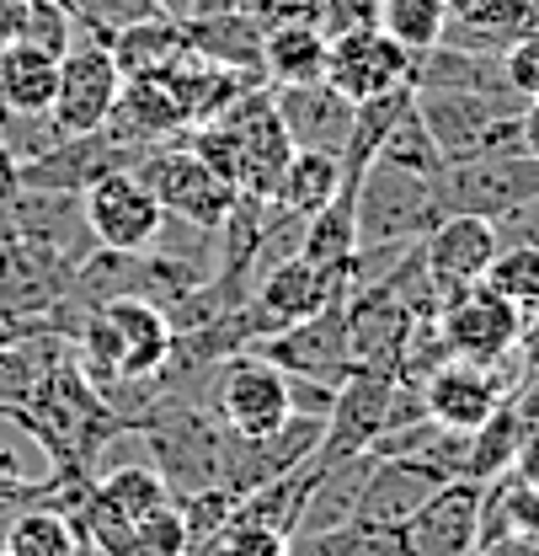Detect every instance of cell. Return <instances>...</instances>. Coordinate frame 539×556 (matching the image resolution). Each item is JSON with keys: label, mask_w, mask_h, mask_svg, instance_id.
<instances>
[{"label": "cell", "mask_w": 539, "mask_h": 556, "mask_svg": "<svg viewBox=\"0 0 539 556\" xmlns=\"http://www.w3.org/2000/svg\"><path fill=\"white\" fill-rule=\"evenodd\" d=\"M524 433H529V422L524 413L513 407V402H502L497 413L486 417L480 428H471V450H465V482H497V477H508L513 471V460H518V450H524Z\"/></svg>", "instance_id": "26"}, {"label": "cell", "mask_w": 539, "mask_h": 556, "mask_svg": "<svg viewBox=\"0 0 539 556\" xmlns=\"http://www.w3.org/2000/svg\"><path fill=\"white\" fill-rule=\"evenodd\" d=\"M471 556H539L524 535H491V541H475Z\"/></svg>", "instance_id": "39"}, {"label": "cell", "mask_w": 539, "mask_h": 556, "mask_svg": "<svg viewBox=\"0 0 539 556\" xmlns=\"http://www.w3.org/2000/svg\"><path fill=\"white\" fill-rule=\"evenodd\" d=\"M235 5H241V11H252V5H262V0H235Z\"/></svg>", "instance_id": "41"}, {"label": "cell", "mask_w": 539, "mask_h": 556, "mask_svg": "<svg viewBox=\"0 0 539 556\" xmlns=\"http://www.w3.org/2000/svg\"><path fill=\"white\" fill-rule=\"evenodd\" d=\"M449 482L444 471H433V466H422V460H401V455H374V471L363 477V492H358V508H352V519H363V525H380V530H401L406 519L438 492V486Z\"/></svg>", "instance_id": "17"}, {"label": "cell", "mask_w": 539, "mask_h": 556, "mask_svg": "<svg viewBox=\"0 0 539 556\" xmlns=\"http://www.w3.org/2000/svg\"><path fill=\"white\" fill-rule=\"evenodd\" d=\"M203 407L219 417L230 433L262 439L272 428H283V417H288V375L278 364H268L262 353L241 348V353H230V358H219L208 369Z\"/></svg>", "instance_id": "4"}, {"label": "cell", "mask_w": 539, "mask_h": 556, "mask_svg": "<svg viewBox=\"0 0 539 556\" xmlns=\"http://www.w3.org/2000/svg\"><path fill=\"white\" fill-rule=\"evenodd\" d=\"M524 311L508 305L497 289L486 283H471L460 294H449L438 305V332L454 358H471V364H502L508 353H518L524 343Z\"/></svg>", "instance_id": "8"}, {"label": "cell", "mask_w": 539, "mask_h": 556, "mask_svg": "<svg viewBox=\"0 0 539 556\" xmlns=\"http://www.w3.org/2000/svg\"><path fill=\"white\" fill-rule=\"evenodd\" d=\"M150 450V466L166 477L171 497H188L203 486H219V455H224V422L203 402H161L134 428Z\"/></svg>", "instance_id": "2"}, {"label": "cell", "mask_w": 539, "mask_h": 556, "mask_svg": "<svg viewBox=\"0 0 539 556\" xmlns=\"http://www.w3.org/2000/svg\"><path fill=\"white\" fill-rule=\"evenodd\" d=\"M107 54L124 80H155L188 54L182 43V22L177 16H150V22H129L107 38Z\"/></svg>", "instance_id": "22"}, {"label": "cell", "mask_w": 539, "mask_h": 556, "mask_svg": "<svg viewBox=\"0 0 539 556\" xmlns=\"http://www.w3.org/2000/svg\"><path fill=\"white\" fill-rule=\"evenodd\" d=\"M539 199V161L524 150H502V155H475L454 161L444 172V204L449 214H480V219H502L518 204Z\"/></svg>", "instance_id": "10"}, {"label": "cell", "mask_w": 539, "mask_h": 556, "mask_svg": "<svg viewBox=\"0 0 539 556\" xmlns=\"http://www.w3.org/2000/svg\"><path fill=\"white\" fill-rule=\"evenodd\" d=\"M150 16H166L161 0H86V11H80V22L107 33V38L118 27H129V22H150Z\"/></svg>", "instance_id": "34"}, {"label": "cell", "mask_w": 539, "mask_h": 556, "mask_svg": "<svg viewBox=\"0 0 539 556\" xmlns=\"http://www.w3.org/2000/svg\"><path fill=\"white\" fill-rule=\"evenodd\" d=\"M69 353V338L60 332H22V338H0V407H16L27 402V391L54 369L65 364Z\"/></svg>", "instance_id": "24"}, {"label": "cell", "mask_w": 539, "mask_h": 556, "mask_svg": "<svg viewBox=\"0 0 539 556\" xmlns=\"http://www.w3.org/2000/svg\"><path fill=\"white\" fill-rule=\"evenodd\" d=\"M449 22H454L449 0H380L374 5V27L390 43H401L411 60L427 54V49H438L444 33H449Z\"/></svg>", "instance_id": "27"}, {"label": "cell", "mask_w": 539, "mask_h": 556, "mask_svg": "<svg viewBox=\"0 0 539 556\" xmlns=\"http://www.w3.org/2000/svg\"><path fill=\"white\" fill-rule=\"evenodd\" d=\"M97 311L107 316L113 338L124 348V380H150V375L171 358V338H177V332H171V321H166L161 305L124 294V300H102Z\"/></svg>", "instance_id": "19"}, {"label": "cell", "mask_w": 539, "mask_h": 556, "mask_svg": "<svg viewBox=\"0 0 539 556\" xmlns=\"http://www.w3.org/2000/svg\"><path fill=\"white\" fill-rule=\"evenodd\" d=\"M497 225L491 219H480V214H444L427 236H422V268L433 278V289H438V300H449V294H460V289H471L486 278L491 268V257H497Z\"/></svg>", "instance_id": "14"}, {"label": "cell", "mask_w": 539, "mask_h": 556, "mask_svg": "<svg viewBox=\"0 0 539 556\" xmlns=\"http://www.w3.org/2000/svg\"><path fill=\"white\" fill-rule=\"evenodd\" d=\"M118 91H124V75H118L113 54H107V38L80 27L75 43L65 49V60H60V91H54V108H49L54 135L60 139L97 135L107 124Z\"/></svg>", "instance_id": "7"}, {"label": "cell", "mask_w": 539, "mask_h": 556, "mask_svg": "<svg viewBox=\"0 0 539 556\" xmlns=\"http://www.w3.org/2000/svg\"><path fill=\"white\" fill-rule=\"evenodd\" d=\"M347 294H352V263L347 268H316V263H305L294 252V257L272 263L268 274L252 283V294L241 300V327H246V338L257 348L262 338H278L283 327L316 316L321 305L347 300Z\"/></svg>", "instance_id": "3"}, {"label": "cell", "mask_w": 539, "mask_h": 556, "mask_svg": "<svg viewBox=\"0 0 539 556\" xmlns=\"http://www.w3.org/2000/svg\"><path fill=\"white\" fill-rule=\"evenodd\" d=\"M332 402H337V386H321V380H299V375H288V413L294 417H321V422H326Z\"/></svg>", "instance_id": "36"}, {"label": "cell", "mask_w": 539, "mask_h": 556, "mask_svg": "<svg viewBox=\"0 0 539 556\" xmlns=\"http://www.w3.org/2000/svg\"><path fill=\"white\" fill-rule=\"evenodd\" d=\"M0 556H11V552H5V546H0Z\"/></svg>", "instance_id": "43"}, {"label": "cell", "mask_w": 539, "mask_h": 556, "mask_svg": "<svg viewBox=\"0 0 539 556\" xmlns=\"http://www.w3.org/2000/svg\"><path fill=\"white\" fill-rule=\"evenodd\" d=\"M272 108L283 135L294 139V150H326L342 155L347 129H352V102L326 80H305V86H272Z\"/></svg>", "instance_id": "16"}, {"label": "cell", "mask_w": 539, "mask_h": 556, "mask_svg": "<svg viewBox=\"0 0 539 556\" xmlns=\"http://www.w3.org/2000/svg\"><path fill=\"white\" fill-rule=\"evenodd\" d=\"M80 219L91 230L97 247L107 252H150L166 214L150 199V188L139 182L134 172H107L80 193Z\"/></svg>", "instance_id": "12"}, {"label": "cell", "mask_w": 539, "mask_h": 556, "mask_svg": "<svg viewBox=\"0 0 539 556\" xmlns=\"http://www.w3.org/2000/svg\"><path fill=\"white\" fill-rule=\"evenodd\" d=\"M518 150L539 161V102H524V108H518Z\"/></svg>", "instance_id": "40"}, {"label": "cell", "mask_w": 539, "mask_h": 556, "mask_svg": "<svg viewBox=\"0 0 539 556\" xmlns=\"http://www.w3.org/2000/svg\"><path fill=\"white\" fill-rule=\"evenodd\" d=\"M214 129L224 135L230 155H235V188L246 199H272L288 155H294V139L283 135L278 124V108H272V86H252L246 97H235Z\"/></svg>", "instance_id": "6"}, {"label": "cell", "mask_w": 539, "mask_h": 556, "mask_svg": "<svg viewBox=\"0 0 539 556\" xmlns=\"http://www.w3.org/2000/svg\"><path fill=\"white\" fill-rule=\"evenodd\" d=\"M480 482H444L401 530V556H471L475 552V530H480Z\"/></svg>", "instance_id": "15"}, {"label": "cell", "mask_w": 539, "mask_h": 556, "mask_svg": "<svg viewBox=\"0 0 539 556\" xmlns=\"http://www.w3.org/2000/svg\"><path fill=\"white\" fill-rule=\"evenodd\" d=\"M262 38L268 33L257 27L252 11H219V16H188L182 22V43L198 60L235 70V75H257V80H268L262 75Z\"/></svg>", "instance_id": "20"}, {"label": "cell", "mask_w": 539, "mask_h": 556, "mask_svg": "<svg viewBox=\"0 0 539 556\" xmlns=\"http://www.w3.org/2000/svg\"><path fill=\"white\" fill-rule=\"evenodd\" d=\"M91 492L113 508V514H124L129 525L144 519L150 508H161V503H171V486L166 477L150 466V460H134V466H113V471H91Z\"/></svg>", "instance_id": "28"}, {"label": "cell", "mask_w": 539, "mask_h": 556, "mask_svg": "<svg viewBox=\"0 0 539 556\" xmlns=\"http://www.w3.org/2000/svg\"><path fill=\"white\" fill-rule=\"evenodd\" d=\"M374 161H385V166H396V172H411V177H444L449 172V161H444V150L433 144V135L422 129V118H416V108H406V118L385 135L380 144V155Z\"/></svg>", "instance_id": "30"}, {"label": "cell", "mask_w": 539, "mask_h": 556, "mask_svg": "<svg viewBox=\"0 0 539 556\" xmlns=\"http://www.w3.org/2000/svg\"><path fill=\"white\" fill-rule=\"evenodd\" d=\"M491 225H497V241H502V247H539V199L518 204L513 214H502V219H491Z\"/></svg>", "instance_id": "37"}, {"label": "cell", "mask_w": 539, "mask_h": 556, "mask_svg": "<svg viewBox=\"0 0 539 556\" xmlns=\"http://www.w3.org/2000/svg\"><path fill=\"white\" fill-rule=\"evenodd\" d=\"M60 60L54 49L43 43H5L0 49V108L5 113H27V118H49L54 108V91H60Z\"/></svg>", "instance_id": "21"}, {"label": "cell", "mask_w": 539, "mask_h": 556, "mask_svg": "<svg viewBox=\"0 0 539 556\" xmlns=\"http://www.w3.org/2000/svg\"><path fill=\"white\" fill-rule=\"evenodd\" d=\"M390 391H396L390 375H380V369H352V375L337 386V402H332V413H326V422H321V444H316V455H310L305 466L321 477V471L337 466V460L369 455L374 439L385 433Z\"/></svg>", "instance_id": "9"}, {"label": "cell", "mask_w": 539, "mask_h": 556, "mask_svg": "<svg viewBox=\"0 0 539 556\" xmlns=\"http://www.w3.org/2000/svg\"><path fill=\"white\" fill-rule=\"evenodd\" d=\"M326 86H337L347 102L385 97L396 86H411V54L390 43L380 27H352L342 38H326Z\"/></svg>", "instance_id": "13"}, {"label": "cell", "mask_w": 539, "mask_h": 556, "mask_svg": "<svg viewBox=\"0 0 539 556\" xmlns=\"http://www.w3.org/2000/svg\"><path fill=\"white\" fill-rule=\"evenodd\" d=\"M444 204V177H411L385 161H369V172L352 188V230L358 247H416L438 219Z\"/></svg>", "instance_id": "1"}, {"label": "cell", "mask_w": 539, "mask_h": 556, "mask_svg": "<svg viewBox=\"0 0 539 556\" xmlns=\"http://www.w3.org/2000/svg\"><path fill=\"white\" fill-rule=\"evenodd\" d=\"M134 177L150 188V199L161 204L166 219H182V225H198V230H219L230 219L235 199H241L224 177H214L198 155L188 150V139H171V144L144 150Z\"/></svg>", "instance_id": "5"}, {"label": "cell", "mask_w": 539, "mask_h": 556, "mask_svg": "<svg viewBox=\"0 0 539 556\" xmlns=\"http://www.w3.org/2000/svg\"><path fill=\"white\" fill-rule=\"evenodd\" d=\"M480 283L497 289L524 316H535L539 311V247H497V257H491V268H486Z\"/></svg>", "instance_id": "31"}, {"label": "cell", "mask_w": 539, "mask_h": 556, "mask_svg": "<svg viewBox=\"0 0 539 556\" xmlns=\"http://www.w3.org/2000/svg\"><path fill=\"white\" fill-rule=\"evenodd\" d=\"M134 556H188V525L177 503H161L144 519H134Z\"/></svg>", "instance_id": "33"}, {"label": "cell", "mask_w": 539, "mask_h": 556, "mask_svg": "<svg viewBox=\"0 0 539 556\" xmlns=\"http://www.w3.org/2000/svg\"><path fill=\"white\" fill-rule=\"evenodd\" d=\"M69 5H75V11H86V0H69Z\"/></svg>", "instance_id": "42"}, {"label": "cell", "mask_w": 539, "mask_h": 556, "mask_svg": "<svg viewBox=\"0 0 539 556\" xmlns=\"http://www.w3.org/2000/svg\"><path fill=\"white\" fill-rule=\"evenodd\" d=\"M193 556H288V535L252 519H224V530Z\"/></svg>", "instance_id": "32"}, {"label": "cell", "mask_w": 539, "mask_h": 556, "mask_svg": "<svg viewBox=\"0 0 539 556\" xmlns=\"http://www.w3.org/2000/svg\"><path fill=\"white\" fill-rule=\"evenodd\" d=\"M337 188H342L337 155H326V150H294L288 166H283V177H278V188H272V204L299 214V219H310V214H321V208L337 199Z\"/></svg>", "instance_id": "25"}, {"label": "cell", "mask_w": 539, "mask_h": 556, "mask_svg": "<svg viewBox=\"0 0 539 556\" xmlns=\"http://www.w3.org/2000/svg\"><path fill=\"white\" fill-rule=\"evenodd\" d=\"M16 199H22V161H16V150L0 139V219L11 214Z\"/></svg>", "instance_id": "38"}, {"label": "cell", "mask_w": 539, "mask_h": 556, "mask_svg": "<svg viewBox=\"0 0 539 556\" xmlns=\"http://www.w3.org/2000/svg\"><path fill=\"white\" fill-rule=\"evenodd\" d=\"M502 75L524 102H539V33L513 43V49H502Z\"/></svg>", "instance_id": "35"}, {"label": "cell", "mask_w": 539, "mask_h": 556, "mask_svg": "<svg viewBox=\"0 0 539 556\" xmlns=\"http://www.w3.org/2000/svg\"><path fill=\"white\" fill-rule=\"evenodd\" d=\"M102 135L129 144V150H155V144H171V139H188V124H182V108L177 97L166 91V80H124Z\"/></svg>", "instance_id": "18"}, {"label": "cell", "mask_w": 539, "mask_h": 556, "mask_svg": "<svg viewBox=\"0 0 539 556\" xmlns=\"http://www.w3.org/2000/svg\"><path fill=\"white\" fill-rule=\"evenodd\" d=\"M288 556H401V535L363 525V519H347V525L316 530V535H294Z\"/></svg>", "instance_id": "29"}, {"label": "cell", "mask_w": 539, "mask_h": 556, "mask_svg": "<svg viewBox=\"0 0 539 556\" xmlns=\"http://www.w3.org/2000/svg\"><path fill=\"white\" fill-rule=\"evenodd\" d=\"M262 75H268V86L321 80L326 75V33L316 22L268 27V38H262Z\"/></svg>", "instance_id": "23"}, {"label": "cell", "mask_w": 539, "mask_h": 556, "mask_svg": "<svg viewBox=\"0 0 539 556\" xmlns=\"http://www.w3.org/2000/svg\"><path fill=\"white\" fill-rule=\"evenodd\" d=\"M252 353H262L283 375L342 386V380L358 369V364H352V348H347V300H332V305H321L316 316L283 327L278 338H262Z\"/></svg>", "instance_id": "11"}]
</instances>
